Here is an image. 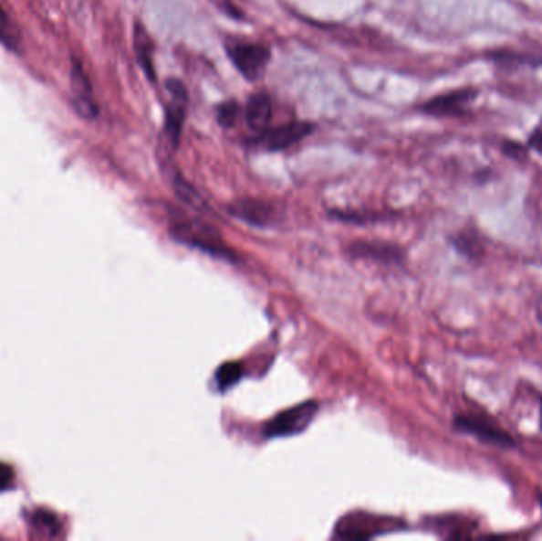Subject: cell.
Segmentation results:
<instances>
[{"label":"cell","instance_id":"cell-10","mask_svg":"<svg viewBox=\"0 0 542 541\" xmlns=\"http://www.w3.org/2000/svg\"><path fill=\"white\" fill-rule=\"evenodd\" d=\"M133 48L137 53V59H139L140 66L143 69V72L148 75L150 81L156 80V72H154V43L151 38L150 34L146 32L145 27L137 23L135 29H133Z\"/></svg>","mask_w":542,"mask_h":541},{"label":"cell","instance_id":"cell-11","mask_svg":"<svg viewBox=\"0 0 542 541\" xmlns=\"http://www.w3.org/2000/svg\"><path fill=\"white\" fill-rule=\"evenodd\" d=\"M271 120V101L266 94H254L246 105L247 124L254 131H266Z\"/></svg>","mask_w":542,"mask_h":541},{"label":"cell","instance_id":"cell-6","mask_svg":"<svg viewBox=\"0 0 542 541\" xmlns=\"http://www.w3.org/2000/svg\"><path fill=\"white\" fill-rule=\"evenodd\" d=\"M167 90H169L170 101L167 105V113H165V133L169 137L170 143L178 148L182 124L186 120L189 96H187L186 86L182 85L180 80H169Z\"/></svg>","mask_w":542,"mask_h":541},{"label":"cell","instance_id":"cell-3","mask_svg":"<svg viewBox=\"0 0 542 541\" xmlns=\"http://www.w3.org/2000/svg\"><path fill=\"white\" fill-rule=\"evenodd\" d=\"M227 51L238 72L249 81L262 79L271 59L270 49L262 43L232 42Z\"/></svg>","mask_w":542,"mask_h":541},{"label":"cell","instance_id":"cell-2","mask_svg":"<svg viewBox=\"0 0 542 541\" xmlns=\"http://www.w3.org/2000/svg\"><path fill=\"white\" fill-rule=\"evenodd\" d=\"M453 430L473 435L488 445L500 446L506 450L516 448V440L485 415H457L453 418Z\"/></svg>","mask_w":542,"mask_h":541},{"label":"cell","instance_id":"cell-16","mask_svg":"<svg viewBox=\"0 0 542 541\" xmlns=\"http://www.w3.org/2000/svg\"><path fill=\"white\" fill-rule=\"evenodd\" d=\"M503 153L506 156L516 159V161H524L525 157H526V150L522 144L516 143V142H505L503 143Z\"/></svg>","mask_w":542,"mask_h":541},{"label":"cell","instance_id":"cell-21","mask_svg":"<svg viewBox=\"0 0 542 541\" xmlns=\"http://www.w3.org/2000/svg\"><path fill=\"white\" fill-rule=\"evenodd\" d=\"M537 500H539V505L542 508V493H537Z\"/></svg>","mask_w":542,"mask_h":541},{"label":"cell","instance_id":"cell-14","mask_svg":"<svg viewBox=\"0 0 542 541\" xmlns=\"http://www.w3.org/2000/svg\"><path fill=\"white\" fill-rule=\"evenodd\" d=\"M241 375H243V368L236 362L224 364L223 367L216 372L217 387L221 391H225L230 386L235 385L236 381L241 378Z\"/></svg>","mask_w":542,"mask_h":541},{"label":"cell","instance_id":"cell-19","mask_svg":"<svg viewBox=\"0 0 542 541\" xmlns=\"http://www.w3.org/2000/svg\"><path fill=\"white\" fill-rule=\"evenodd\" d=\"M537 318H539V321L542 323V301L539 302V305H537Z\"/></svg>","mask_w":542,"mask_h":541},{"label":"cell","instance_id":"cell-18","mask_svg":"<svg viewBox=\"0 0 542 541\" xmlns=\"http://www.w3.org/2000/svg\"><path fill=\"white\" fill-rule=\"evenodd\" d=\"M13 472L10 467H6L4 463H0V491L5 489L10 482H12Z\"/></svg>","mask_w":542,"mask_h":541},{"label":"cell","instance_id":"cell-12","mask_svg":"<svg viewBox=\"0 0 542 541\" xmlns=\"http://www.w3.org/2000/svg\"><path fill=\"white\" fill-rule=\"evenodd\" d=\"M453 247H455L458 253L464 256V258L471 259V260H479L484 256V247H482L481 239L471 228H466L464 232H460L453 239Z\"/></svg>","mask_w":542,"mask_h":541},{"label":"cell","instance_id":"cell-20","mask_svg":"<svg viewBox=\"0 0 542 541\" xmlns=\"http://www.w3.org/2000/svg\"><path fill=\"white\" fill-rule=\"evenodd\" d=\"M539 430L542 432V400L541 407H539Z\"/></svg>","mask_w":542,"mask_h":541},{"label":"cell","instance_id":"cell-5","mask_svg":"<svg viewBox=\"0 0 542 541\" xmlns=\"http://www.w3.org/2000/svg\"><path fill=\"white\" fill-rule=\"evenodd\" d=\"M479 90L474 88H464V90H452L447 94L433 97L422 105L423 113L441 118H462L470 114L471 103L476 101Z\"/></svg>","mask_w":542,"mask_h":541},{"label":"cell","instance_id":"cell-4","mask_svg":"<svg viewBox=\"0 0 542 541\" xmlns=\"http://www.w3.org/2000/svg\"><path fill=\"white\" fill-rule=\"evenodd\" d=\"M318 409L319 405L316 402H305L286 409L266 424V437L275 439V437H290L300 433L311 424Z\"/></svg>","mask_w":542,"mask_h":541},{"label":"cell","instance_id":"cell-15","mask_svg":"<svg viewBox=\"0 0 542 541\" xmlns=\"http://www.w3.org/2000/svg\"><path fill=\"white\" fill-rule=\"evenodd\" d=\"M238 118H240V105L235 101L221 103V107L217 109V121L225 129L235 126Z\"/></svg>","mask_w":542,"mask_h":541},{"label":"cell","instance_id":"cell-8","mask_svg":"<svg viewBox=\"0 0 542 541\" xmlns=\"http://www.w3.org/2000/svg\"><path fill=\"white\" fill-rule=\"evenodd\" d=\"M70 83H72L73 107L83 118L94 120L99 114V107L94 101L92 94V86H90L89 77L85 72L77 58L72 59V72H70Z\"/></svg>","mask_w":542,"mask_h":541},{"label":"cell","instance_id":"cell-13","mask_svg":"<svg viewBox=\"0 0 542 541\" xmlns=\"http://www.w3.org/2000/svg\"><path fill=\"white\" fill-rule=\"evenodd\" d=\"M0 45L13 53L21 51V34L2 5H0Z\"/></svg>","mask_w":542,"mask_h":541},{"label":"cell","instance_id":"cell-7","mask_svg":"<svg viewBox=\"0 0 542 541\" xmlns=\"http://www.w3.org/2000/svg\"><path fill=\"white\" fill-rule=\"evenodd\" d=\"M313 124L309 122H289L284 126L273 127L259 133V137L254 140V143L266 151L287 150L292 144L298 143L307 135L313 133Z\"/></svg>","mask_w":542,"mask_h":541},{"label":"cell","instance_id":"cell-1","mask_svg":"<svg viewBox=\"0 0 542 541\" xmlns=\"http://www.w3.org/2000/svg\"><path fill=\"white\" fill-rule=\"evenodd\" d=\"M172 235L181 243L189 247L200 248L206 253L214 254L217 258L232 259V251L224 245L219 235L205 224L193 219H178L172 223Z\"/></svg>","mask_w":542,"mask_h":541},{"label":"cell","instance_id":"cell-17","mask_svg":"<svg viewBox=\"0 0 542 541\" xmlns=\"http://www.w3.org/2000/svg\"><path fill=\"white\" fill-rule=\"evenodd\" d=\"M528 146H530L531 150L537 151L539 154H542V120L535 127V131L531 133L530 139H528Z\"/></svg>","mask_w":542,"mask_h":541},{"label":"cell","instance_id":"cell-9","mask_svg":"<svg viewBox=\"0 0 542 541\" xmlns=\"http://www.w3.org/2000/svg\"><path fill=\"white\" fill-rule=\"evenodd\" d=\"M230 213L247 223L264 226V224L270 223L273 208H271V205L266 204L262 200L246 199L232 205Z\"/></svg>","mask_w":542,"mask_h":541}]
</instances>
